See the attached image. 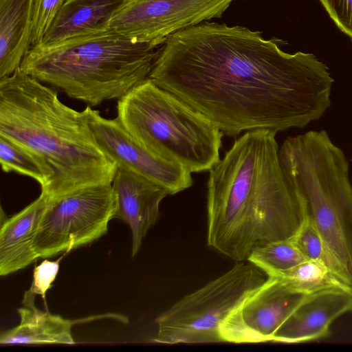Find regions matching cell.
I'll return each mask as SVG.
<instances>
[{
    "label": "cell",
    "mask_w": 352,
    "mask_h": 352,
    "mask_svg": "<svg viewBox=\"0 0 352 352\" xmlns=\"http://www.w3.org/2000/svg\"><path fill=\"white\" fill-rule=\"evenodd\" d=\"M307 296L295 293L267 276L230 316L221 329V342H272L277 331Z\"/></svg>",
    "instance_id": "obj_10"
},
{
    "label": "cell",
    "mask_w": 352,
    "mask_h": 352,
    "mask_svg": "<svg viewBox=\"0 0 352 352\" xmlns=\"http://www.w3.org/2000/svg\"><path fill=\"white\" fill-rule=\"evenodd\" d=\"M233 0H125L107 27L137 43L162 45L171 34L220 17Z\"/></svg>",
    "instance_id": "obj_9"
},
{
    "label": "cell",
    "mask_w": 352,
    "mask_h": 352,
    "mask_svg": "<svg viewBox=\"0 0 352 352\" xmlns=\"http://www.w3.org/2000/svg\"><path fill=\"white\" fill-rule=\"evenodd\" d=\"M124 1L65 0L39 45H49L107 27L111 16Z\"/></svg>",
    "instance_id": "obj_16"
},
{
    "label": "cell",
    "mask_w": 352,
    "mask_h": 352,
    "mask_svg": "<svg viewBox=\"0 0 352 352\" xmlns=\"http://www.w3.org/2000/svg\"><path fill=\"white\" fill-rule=\"evenodd\" d=\"M148 78L229 136L305 127L330 107L334 82L313 54H288L261 32L207 21L169 36Z\"/></svg>",
    "instance_id": "obj_1"
},
{
    "label": "cell",
    "mask_w": 352,
    "mask_h": 352,
    "mask_svg": "<svg viewBox=\"0 0 352 352\" xmlns=\"http://www.w3.org/2000/svg\"><path fill=\"white\" fill-rule=\"evenodd\" d=\"M0 136L38 162L50 199L111 184L117 166L99 145L85 109L60 101L57 91L21 67L0 78Z\"/></svg>",
    "instance_id": "obj_3"
},
{
    "label": "cell",
    "mask_w": 352,
    "mask_h": 352,
    "mask_svg": "<svg viewBox=\"0 0 352 352\" xmlns=\"http://www.w3.org/2000/svg\"><path fill=\"white\" fill-rule=\"evenodd\" d=\"M0 163L5 173L15 172L36 180L43 188L46 175L34 157L25 149L0 136Z\"/></svg>",
    "instance_id": "obj_21"
},
{
    "label": "cell",
    "mask_w": 352,
    "mask_h": 352,
    "mask_svg": "<svg viewBox=\"0 0 352 352\" xmlns=\"http://www.w3.org/2000/svg\"><path fill=\"white\" fill-rule=\"evenodd\" d=\"M265 280L254 265L237 262L158 316L153 340L168 344L221 342L225 322Z\"/></svg>",
    "instance_id": "obj_7"
},
{
    "label": "cell",
    "mask_w": 352,
    "mask_h": 352,
    "mask_svg": "<svg viewBox=\"0 0 352 352\" xmlns=\"http://www.w3.org/2000/svg\"><path fill=\"white\" fill-rule=\"evenodd\" d=\"M352 311V292L330 289L307 296L275 333L272 342L301 343L330 333L331 323Z\"/></svg>",
    "instance_id": "obj_13"
},
{
    "label": "cell",
    "mask_w": 352,
    "mask_h": 352,
    "mask_svg": "<svg viewBox=\"0 0 352 352\" xmlns=\"http://www.w3.org/2000/svg\"><path fill=\"white\" fill-rule=\"evenodd\" d=\"M279 157L308 215L352 275V186L345 154L322 130L287 138Z\"/></svg>",
    "instance_id": "obj_5"
},
{
    "label": "cell",
    "mask_w": 352,
    "mask_h": 352,
    "mask_svg": "<svg viewBox=\"0 0 352 352\" xmlns=\"http://www.w3.org/2000/svg\"><path fill=\"white\" fill-rule=\"evenodd\" d=\"M307 260L316 261L352 286V275L330 249L308 215L292 238Z\"/></svg>",
    "instance_id": "obj_19"
},
{
    "label": "cell",
    "mask_w": 352,
    "mask_h": 352,
    "mask_svg": "<svg viewBox=\"0 0 352 352\" xmlns=\"http://www.w3.org/2000/svg\"><path fill=\"white\" fill-rule=\"evenodd\" d=\"M268 276L276 278L291 291L305 296L330 289L352 292L351 285L314 260H306L292 268Z\"/></svg>",
    "instance_id": "obj_18"
},
{
    "label": "cell",
    "mask_w": 352,
    "mask_h": 352,
    "mask_svg": "<svg viewBox=\"0 0 352 352\" xmlns=\"http://www.w3.org/2000/svg\"><path fill=\"white\" fill-rule=\"evenodd\" d=\"M116 118L145 148L191 173L210 170L220 160V129L150 78L118 99Z\"/></svg>",
    "instance_id": "obj_6"
},
{
    "label": "cell",
    "mask_w": 352,
    "mask_h": 352,
    "mask_svg": "<svg viewBox=\"0 0 352 352\" xmlns=\"http://www.w3.org/2000/svg\"><path fill=\"white\" fill-rule=\"evenodd\" d=\"M18 313L21 319L19 324L1 334V344L75 343L72 334V320L42 311L36 306L19 308Z\"/></svg>",
    "instance_id": "obj_17"
},
{
    "label": "cell",
    "mask_w": 352,
    "mask_h": 352,
    "mask_svg": "<svg viewBox=\"0 0 352 352\" xmlns=\"http://www.w3.org/2000/svg\"><path fill=\"white\" fill-rule=\"evenodd\" d=\"M247 260L268 276L292 268L307 259L292 239H289L257 247Z\"/></svg>",
    "instance_id": "obj_20"
},
{
    "label": "cell",
    "mask_w": 352,
    "mask_h": 352,
    "mask_svg": "<svg viewBox=\"0 0 352 352\" xmlns=\"http://www.w3.org/2000/svg\"><path fill=\"white\" fill-rule=\"evenodd\" d=\"M34 0H0V78L13 74L32 47Z\"/></svg>",
    "instance_id": "obj_15"
},
{
    "label": "cell",
    "mask_w": 352,
    "mask_h": 352,
    "mask_svg": "<svg viewBox=\"0 0 352 352\" xmlns=\"http://www.w3.org/2000/svg\"><path fill=\"white\" fill-rule=\"evenodd\" d=\"M50 197L40 196L4 221L0 229V275L6 276L38 258L34 247L38 228Z\"/></svg>",
    "instance_id": "obj_14"
},
{
    "label": "cell",
    "mask_w": 352,
    "mask_h": 352,
    "mask_svg": "<svg viewBox=\"0 0 352 352\" xmlns=\"http://www.w3.org/2000/svg\"><path fill=\"white\" fill-rule=\"evenodd\" d=\"M158 46L103 27L49 45L32 46L21 69L90 106L120 99L148 78Z\"/></svg>",
    "instance_id": "obj_4"
},
{
    "label": "cell",
    "mask_w": 352,
    "mask_h": 352,
    "mask_svg": "<svg viewBox=\"0 0 352 352\" xmlns=\"http://www.w3.org/2000/svg\"><path fill=\"white\" fill-rule=\"evenodd\" d=\"M65 0H34L32 46L39 45Z\"/></svg>",
    "instance_id": "obj_22"
},
{
    "label": "cell",
    "mask_w": 352,
    "mask_h": 352,
    "mask_svg": "<svg viewBox=\"0 0 352 352\" xmlns=\"http://www.w3.org/2000/svg\"><path fill=\"white\" fill-rule=\"evenodd\" d=\"M59 261L44 260L37 265L33 273V280L30 288L25 293L23 299L24 307H34L36 295L45 297L46 292L52 287L59 270Z\"/></svg>",
    "instance_id": "obj_23"
},
{
    "label": "cell",
    "mask_w": 352,
    "mask_h": 352,
    "mask_svg": "<svg viewBox=\"0 0 352 352\" xmlns=\"http://www.w3.org/2000/svg\"><path fill=\"white\" fill-rule=\"evenodd\" d=\"M337 27L352 40V0H320Z\"/></svg>",
    "instance_id": "obj_24"
},
{
    "label": "cell",
    "mask_w": 352,
    "mask_h": 352,
    "mask_svg": "<svg viewBox=\"0 0 352 352\" xmlns=\"http://www.w3.org/2000/svg\"><path fill=\"white\" fill-rule=\"evenodd\" d=\"M116 208L111 184L87 186L49 199L34 239L38 257L89 243L108 230Z\"/></svg>",
    "instance_id": "obj_8"
},
{
    "label": "cell",
    "mask_w": 352,
    "mask_h": 352,
    "mask_svg": "<svg viewBox=\"0 0 352 352\" xmlns=\"http://www.w3.org/2000/svg\"><path fill=\"white\" fill-rule=\"evenodd\" d=\"M276 133L245 131L209 170L207 244L236 262L292 239L308 216L283 170Z\"/></svg>",
    "instance_id": "obj_2"
},
{
    "label": "cell",
    "mask_w": 352,
    "mask_h": 352,
    "mask_svg": "<svg viewBox=\"0 0 352 352\" xmlns=\"http://www.w3.org/2000/svg\"><path fill=\"white\" fill-rule=\"evenodd\" d=\"M111 185L116 201L113 218L129 226L135 256L160 217L161 201L170 194L163 186L121 166H117Z\"/></svg>",
    "instance_id": "obj_12"
},
{
    "label": "cell",
    "mask_w": 352,
    "mask_h": 352,
    "mask_svg": "<svg viewBox=\"0 0 352 352\" xmlns=\"http://www.w3.org/2000/svg\"><path fill=\"white\" fill-rule=\"evenodd\" d=\"M85 110L99 145L116 166L125 167L163 186L170 195L192 185L191 172L145 148L127 133L116 118H105L90 106Z\"/></svg>",
    "instance_id": "obj_11"
}]
</instances>
